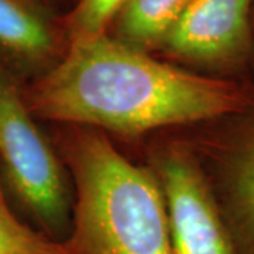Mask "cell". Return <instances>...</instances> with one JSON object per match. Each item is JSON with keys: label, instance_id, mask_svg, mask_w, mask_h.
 Returning <instances> with one entry per match:
<instances>
[{"label": "cell", "instance_id": "10", "mask_svg": "<svg viewBox=\"0 0 254 254\" xmlns=\"http://www.w3.org/2000/svg\"><path fill=\"white\" fill-rule=\"evenodd\" d=\"M125 0H78L68 18L71 40L108 33L113 17Z\"/></svg>", "mask_w": 254, "mask_h": 254}, {"label": "cell", "instance_id": "8", "mask_svg": "<svg viewBox=\"0 0 254 254\" xmlns=\"http://www.w3.org/2000/svg\"><path fill=\"white\" fill-rule=\"evenodd\" d=\"M0 46L28 61L41 63L57 50L53 27L26 0H0Z\"/></svg>", "mask_w": 254, "mask_h": 254}, {"label": "cell", "instance_id": "2", "mask_svg": "<svg viewBox=\"0 0 254 254\" xmlns=\"http://www.w3.org/2000/svg\"><path fill=\"white\" fill-rule=\"evenodd\" d=\"M68 161L76 202L72 254H173L167 206L153 171L122 155L105 136L75 133Z\"/></svg>", "mask_w": 254, "mask_h": 254}, {"label": "cell", "instance_id": "5", "mask_svg": "<svg viewBox=\"0 0 254 254\" xmlns=\"http://www.w3.org/2000/svg\"><path fill=\"white\" fill-rule=\"evenodd\" d=\"M253 9L254 0H190L158 50L200 75L250 82Z\"/></svg>", "mask_w": 254, "mask_h": 254}, {"label": "cell", "instance_id": "9", "mask_svg": "<svg viewBox=\"0 0 254 254\" xmlns=\"http://www.w3.org/2000/svg\"><path fill=\"white\" fill-rule=\"evenodd\" d=\"M0 254H72L65 242L48 236L24 225L14 215L0 185Z\"/></svg>", "mask_w": 254, "mask_h": 254}, {"label": "cell", "instance_id": "3", "mask_svg": "<svg viewBox=\"0 0 254 254\" xmlns=\"http://www.w3.org/2000/svg\"><path fill=\"white\" fill-rule=\"evenodd\" d=\"M0 160L18 199L57 233L68 223V192L61 165L14 86L0 72Z\"/></svg>", "mask_w": 254, "mask_h": 254}, {"label": "cell", "instance_id": "4", "mask_svg": "<svg viewBox=\"0 0 254 254\" xmlns=\"http://www.w3.org/2000/svg\"><path fill=\"white\" fill-rule=\"evenodd\" d=\"M190 148L237 254H254V99L235 113L202 123Z\"/></svg>", "mask_w": 254, "mask_h": 254}, {"label": "cell", "instance_id": "7", "mask_svg": "<svg viewBox=\"0 0 254 254\" xmlns=\"http://www.w3.org/2000/svg\"><path fill=\"white\" fill-rule=\"evenodd\" d=\"M190 0H125L110 36L141 51L158 50Z\"/></svg>", "mask_w": 254, "mask_h": 254}, {"label": "cell", "instance_id": "1", "mask_svg": "<svg viewBox=\"0 0 254 254\" xmlns=\"http://www.w3.org/2000/svg\"><path fill=\"white\" fill-rule=\"evenodd\" d=\"M30 99L48 120L140 136L235 113L254 99V86L177 68L103 33L71 40Z\"/></svg>", "mask_w": 254, "mask_h": 254}, {"label": "cell", "instance_id": "11", "mask_svg": "<svg viewBox=\"0 0 254 254\" xmlns=\"http://www.w3.org/2000/svg\"><path fill=\"white\" fill-rule=\"evenodd\" d=\"M250 82L254 86V9H253V57H252V68H250Z\"/></svg>", "mask_w": 254, "mask_h": 254}, {"label": "cell", "instance_id": "6", "mask_svg": "<svg viewBox=\"0 0 254 254\" xmlns=\"http://www.w3.org/2000/svg\"><path fill=\"white\" fill-rule=\"evenodd\" d=\"M173 254H237L205 173L190 147L168 145L154 157Z\"/></svg>", "mask_w": 254, "mask_h": 254}, {"label": "cell", "instance_id": "12", "mask_svg": "<svg viewBox=\"0 0 254 254\" xmlns=\"http://www.w3.org/2000/svg\"><path fill=\"white\" fill-rule=\"evenodd\" d=\"M27 3H30V4H33V6H36L37 3H38V0H26Z\"/></svg>", "mask_w": 254, "mask_h": 254}]
</instances>
